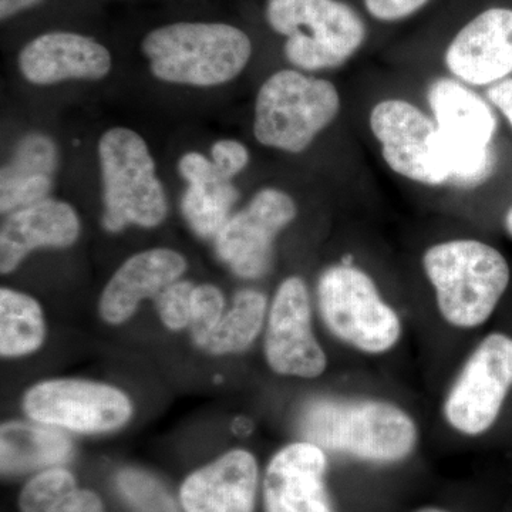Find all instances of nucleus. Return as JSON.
I'll return each instance as SVG.
<instances>
[{"label": "nucleus", "instance_id": "nucleus-1", "mask_svg": "<svg viewBox=\"0 0 512 512\" xmlns=\"http://www.w3.org/2000/svg\"><path fill=\"white\" fill-rule=\"evenodd\" d=\"M299 429L305 441L322 450L379 464L409 457L417 441L409 414L375 400H315L303 409Z\"/></svg>", "mask_w": 512, "mask_h": 512}, {"label": "nucleus", "instance_id": "nucleus-2", "mask_svg": "<svg viewBox=\"0 0 512 512\" xmlns=\"http://www.w3.org/2000/svg\"><path fill=\"white\" fill-rule=\"evenodd\" d=\"M158 80L211 87L231 82L247 67V33L225 23L180 22L153 30L141 43Z\"/></svg>", "mask_w": 512, "mask_h": 512}, {"label": "nucleus", "instance_id": "nucleus-3", "mask_svg": "<svg viewBox=\"0 0 512 512\" xmlns=\"http://www.w3.org/2000/svg\"><path fill=\"white\" fill-rule=\"evenodd\" d=\"M424 271L436 289L441 315L457 328L490 318L510 285V265L498 249L476 239H454L427 249Z\"/></svg>", "mask_w": 512, "mask_h": 512}, {"label": "nucleus", "instance_id": "nucleus-4", "mask_svg": "<svg viewBox=\"0 0 512 512\" xmlns=\"http://www.w3.org/2000/svg\"><path fill=\"white\" fill-rule=\"evenodd\" d=\"M265 15L288 39L286 59L306 72L338 69L366 39L365 22L340 0H268Z\"/></svg>", "mask_w": 512, "mask_h": 512}, {"label": "nucleus", "instance_id": "nucleus-5", "mask_svg": "<svg viewBox=\"0 0 512 512\" xmlns=\"http://www.w3.org/2000/svg\"><path fill=\"white\" fill-rule=\"evenodd\" d=\"M335 84L296 70L269 76L255 101L254 134L265 147L299 154L339 116Z\"/></svg>", "mask_w": 512, "mask_h": 512}, {"label": "nucleus", "instance_id": "nucleus-6", "mask_svg": "<svg viewBox=\"0 0 512 512\" xmlns=\"http://www.w3.org/2000/svg\"><path fill=\"white\" fill-rule=\"evenodd\" d=\"M99 160L107 231L120 232L128 225L154 228L165 220L167 197L140 134L124 127L106 131L99 141Z\"/></svg>", "mask_w": 512, "mask_h": 512}, {"label": "nucleus", "instance_id": "nucleus-7", "mask_svg": "<svg viewBox=\"0 0 512 512\" xmlns=\"http://www.w3.org/2000/svg\"><path fill=\"white\" fill-rule=\"evenodd\" d=\"M439 131L448 184L476 187L494 173L497 117L488 101L460 80L439 79L427 92Z\"/></svg>", "mask_w": 512, "mask_h": 512}, {"label": "nucleus", "instance_id": "nucleus-8", "mask_svg": "<svg viewBox=\"0 0 512 512\" xmlns=\"http://www.w3.org/2000/svg\"><path fill=\"white\" fill-rule=\"evenodd\" d=\"M320 313L333 335L366 353L392 349L402 333L399 316L380 298L362 269L335 265L320 275Z\"/></svg>", "mask_w": 512, "mask_h": 512}, {"label": "nucleus", "instance_id": "nucleus-9", "mask_svg": "<svg viewBox=\"0 0 512 512\" xmlns=\"http://www.w3.org/2000/svg\"><path fill=\"white\" fill-rule=\"evenodd\" d=\"M512 387V338L491 333L467 360L444 403L460 433L480 436L495 423Z\"/></svg>", "mask_w": 512, "mask_h": 512}, {"label": "nucleus", "instance_id": "nucleus-10", "mask_svg": "<svg viewBox=\"0 0 512 512\" xmlns=\"http://www.w3.org/2000/svg\"><path fill=\"white\" fill-rule=\"evenodd\" d=\"M370 130L390 170L414 183L448 184L436 123L410 101L389 99L370 111Z\"/></svg>", "mask_w": 512, "mask_h": 512}, {"label": "nucleus", "instance_id": "nucleus-11", "mask_svg": "<svg viewBox=\"0 0 512 512\" xmlns=\"http://www.w3.org/2000/svg\"><path fill=\"white\" fill-rule=\"evenodd\" d=\"M25 410L37 423L77 433L119 429L133 413L130 400L116 387L74 379L36 384L26 394Z\"/></svg>", "mask_w": 512, "mask_h": 512}, {"label": "nucleus", "instance_id": "nucleus-12", "mask_svg": "<svg viewBox=\"0 0 512 512\" xmlns=\"http://www.w3.org/2000/svg\"><path fill=\"white\" fill-rule=\"evenodd\" d=\"M298 215L291 195L278 188L256 192L244 210L229 218L215 238L221 261L235 275L258 279L268 272L274 242Z\"/></svg>", "mask_w": 512, "mask_h": 512}, {"label": "nucleus", "instance_id": "nucleus-13", "mask_svg": "<svg viewBox=\"0 0 512 512\" xmlns=\"http://www.w3.org/2000/svg\"><path fill=\"white\" fill-rule=\"evenodd\" d=\"M265 357L279 375L313 379L325 372V352L313 336L308 286L298 276L279 285L269 311Z\"/></svg>", "mask_w": 512, "mask_h": 512}, {"label": "nucleus", "instance_id": "nucleus-14", "mask_svg": "<svg viewBox=\"0 0 512 512\" xmlns=\"http://www.w3.org/2000/svg\"><path fill=\"white\" fill-rule=\"evenodd\" d=\"M447 69L468 86H493L512 74V10L491 8L468 22L446 50Z\"/></svg>", "mask_w": 512, "mask_h": 512}, {"label": "nucleus", "instance_id": "nucleus-15", "mask_svg": "<svg viewBox=\"0 0 512 512\" xmlns=\"http://www.w3.org/2000/svg\"><path fill=\"white\" fill-rule=\"evenodd\" d=\"M325 450L315 444H289L266 468V512H333L326 488Z\"/></svg>", "mask_w": 512, "mask_h": 512}, {"label": "nucleus", "instance_id": "nucleus-16", "mask_svg": "<svg viewBox=\"0 0 512 512\" xmlns=\"http://www.w3.org/2000/svg\"><path fill=\"white\" fill-rule=\"evenodd\" d=\"M20 73L29 83L50 86L67 80H100L111 70V56L92 37L50 32L20 50Z\"/></svg>", "mask_w": 512, "mask_h": 512}, {"label": "nucleus", "instance_id": "nucleus-17", "mask_svg": "<svg viewBox=\"0 0 512 512\" xmlns=\"http://www.w3.org/2000/svg\"><path fill=\"white\" fill-rule=\"evenodd\" d=\"M80 235V220L67 202L46 200L13 211L0 231V271H15L37 248H66Z\"/></svg>", "mask_w": 512, "mask_h": 512}, {"label": "nucleus", "instance_id": "nucleus-18", "mask_svg": "<svg viewBox=\"0 0 512 512\" xmlns=\"http://www.w3.org/2000/svg\"><path fill=\"white\" fill-rule=\"evenodd\" d=\"M187 269L183 255L173 249L156 248L128 258L101 293L99 311L110 325L126 322L148 298H157L180 279Z\"/></svg>", "mask_w": 512, "mask_h": 512}, {"label": "nucleus", "instance_id": "nucleus-19", "mask_svg": "<svg viewBox=\"0 0 512 512\" xmlns=\"http://www.w3.org/2000/svg\"><path fill=\"white\" fill-rule=\"evenodd\" d=\"M258 464L245 450L229 451L185 480L181 503L187 512H254Z\"/></svg>", "mask_w": 512, "mask_h": 512}, {"label": "nucleus", "instance_id": "nucleus-20", "mask_svg": "<svg viewBox=\"0 0 512 512\" xmlns=\"http://www.w3.org/2000/svg\"><path fill=\"white\" fill-rule=\"evenodd\" d=\"M57 148L45 134H29L19 141L12 160L2 168L0 211L20 210L46 200L53 187Z\"/></svg>", "mask_w": 512, "mask_h": 512}, {"label": "nucleus", "instance_id": "nucleus-21", "mask_svg": "<svg viewBox=\"0 0 512 512\" xmlns=\"http://www.w3.org/2000/svg\"><path fill=\"white\" fill-rule=\"evenodd\" d=\"M72 441L63 431L47 424L6 423L0 433L3 474H22L66 463L72 457Z\"/></svg>", "mask_w": 512, "mask_h": 512}, {"label": "nucleus", "instance_id": "nucleus-22", "mask_svg": "<svg viewBox=\"0 0 512 512\" xmlns=\"http://www.w3.org/2000/svg\"><path fill=\"white\" fill-rule=\"evenodd\" d=\"M45 318L32 296L2 288L0 291V353L3 357L30 355L45 340Z\"/></svg>", "mask_w": 512, "mask_h": 512}, {"label": "nucleus", "instance_id": "nucleus-23", "mask_svg": "<svg viewBox=\"0 0 512 512\" xmlns=\"http://www.w3.org/2000/svg\"><path fill=\"white\" fill-rule=\"evenodd\" d=\"M23 512H103L100 498L77 487L69 471L53 468L29 481L20 495Z\"/></svg>", "mask_w": 512, "mask_h": 512}, {"label": "nucleus", "instance_id": "nucleus-24", "mask_svg": "<svg viewBox=\"0 0 512 512\" xmlns=\"http://www.w3.org/2000/svg\"><path fill=\"white\" fill-rule=\"evenodd\" d=\"M266 298L255 289H244L235 295L231 309L220 325L208 336L201 348L212 355L244 352L252 345L264 325Z\"/></svg>", "mask_w": 512, "mask_h": 512}, {"label": "nucleus", "instance_id": "nucleus-25", "mask_svg": "<svg viewBox=\"0 0 512 512\" xmlns=\"http://www.w3.org/2000/svg\"><path fill=\"white\" fill-rule=\"evenodd\" d=\"M239 192L231 180H217L204 185H188L183 197V214L195 234L217 238L231 215Z\"/></svg>", "mask_w": 512, "mask_h": 512}, {"label": "nucleus", "instance_id": "nucleus-26", "mask_svg": "<svg viewBox=\"0 0 512 512\" xmlns=\"http://www.w3.org/2000/svg\"><path fill=\"white\" fill-rule=\"evenodd\" d=\"M117 484L136 512H181L160 481L144 471H121Z\"/></svg>", "mask_w": 512, "mask_h": 512}, {"label": "nucleus", "instance_id": "nucleus-27", "mask_svg": "<svg viewBox=\"0 0 512 512\" xmlns=\"http://www.w3.org/2000/svg\"><path fill=\"white\" fill-rule=\"evenodd\" d=\"M224 315L225 301L220 289L210 284L195 286L191 299L190 328L197 345H204Z\"/></svg>", "mask_w": 512, "mask_h": 512}, {"label": "nucleus", "instance_id": "nucleus-28", "mask_svg": "<svg viewBox=\"0 0 512 512\" xmlns=\"http://www.w3.org/2000/svg\"><path fill=\"white\" fill-rule=\"evenodd\" d=\"M194 288L191 282L177 281L157 296L158 315L168 329L181 330L190 326Z\"/></svg>", "mask_w": 512, "mask_h": 512}, {"label": "nucleus", "instance_id": "nucleus-29", "mask_svg": "<svg viewBox=\"0 0 512 512\" xmlns=\"http://www.w3.org/2000/svg\"><path fill=\"white\" fill-rule=\"evenodd\" d=\"M212 163L222 177L232 180L242 173L249 163V151L237 140H220L211 147Z\"/></svg>", "mask_w": 512, "mask_h": 512}, {"label": "nucleus", "instance_id": "nucleus-30", "mask_svg": "<svg viewBox=\"0 0 512 512\" xmlns=\"http://www.w3.org/2000/svg\"><path fill=\"white\" fill-rule=\"evenodd\" d=\"M178 171L188 185H204L217 180H227L222 177L212 160L200 153H187L178 161Z\"/></svg>", "mask_w": 512, "mask_h": 512}, {"label": "nucleus", "instance_id": "nucleus-31", "mask_svg": "<svg viewBox=\"0 0 512 512\" xmlns=\"http://www.w3.org/2000/svg\"><path fill=\"white\" fill-rule=\"evenodd\" d=\"M429 0H365L367 12L382 22H397L419 12Z\"/></svg>", "mask_w": 512, "mask_h": 512}, {"label": "nucleus", "instance_id": "nucleus-32", "mask_svg": "<svg viewBox=\"0 0 512 512\" xmlns=\"http://www.w3.org/2000/svg\"><path fill=\"white\" fill-rule=\"evenodd\" d=\"M487 100L503 114L512 128V77L488 87Z\"/></svg>", "mask_w": 512, "mask_h": 512}, {"label": "nucleus", "instance_id": "nucleus-33", "mask_svg": "<svg viewBox=\"0 0 512 512\" xmlns=\"http://www.w3.org/2000/svg\"><path fill=\"white\" fill-rule=\"evenodd\" d=\"M42 0H0V18L8 19L22 10L33 8Z\"/></svg>", "mask_w": 512, "mask_h": 512}, {"label": "nucleus", "instance_id": "nucleus-34", "mask_svg": "<svg viewBox=\"0 0 512 512\" xmlns=\"http://www.w3.org/2000/svg\"><path fill=\"white\" fill-rule=\"evenodd\" d=\"M505 229H507L508 234L512 237V207L505 214Z\"/></svg>", "mask_w": 512, "mask_h": 512}, {"label": "nucleus", "instance_id": "nucleus-35", "mask_svg": "<svg viewBox=\"0 0 512 512\" xmlns=\"http://www.w3.org/2000/svg\"><path fill=\"white\" fill-rule=\"evenodd\" d=\"M414 512H447V511L440 510V508L426 507V508H420V510H417Z\"/></svg>", "mask_w": 512, "mask_h": 512}]
</instances>
